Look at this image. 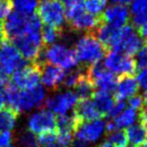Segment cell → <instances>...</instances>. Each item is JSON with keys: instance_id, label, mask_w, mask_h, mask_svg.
Segmentation results:
<instances>
[{"instance_id": "14", "label": "cell", "mask_w": 147, "mask_h": 147, "mask_svg": "<svg viewBox=\"0 0 147 147\" xmlns=\"http://www.w3.org/2000/svg\"><path fill=\"white\" fill-rule=\"evenodd\" d=\"M28 16L29 15H24L17 11L10 13L7 16V18L3 23V28H4L5 34L9 41L20 36L25 32Z\"/></svg>"}, {"instance_id": "50", "label": "cell", "mask_w": 147, "mask_h": 147, "mask_svg": "<svg viewBox=\"0 0 147 147\" xmlns=\"http://www.w3.org/2000/svg\"><path fill=\"white\" fill-rule=\"evenodd\" d=\"M143 99H144V103H145V105H146V106H147V90L145 91L144 96H143Z\"/></svg>"}, {"instance_id": "49", "label": "cell", "mask_w": 147, "mask_h": 147, "mask_svg": "<svg viewBox=\"0 0 147 147\" xmlns=\"http://www.w3.org/2000/svg\"><path fill=\"white\" fill-rule=\"evenodd\" d=\"M45 147H65V146H63V145H61L59 142H57V141H55V143H53V144L49 145V146H45Z\"/></svg>"}, {"instance_id": "52", "label": "cell", "mask_w": 147, "mask_h": 147, "mask_svg": "<svg viewBox=\"0 0 147 147\" xmlns=\"http://www.w3.org/2000/svg\"><path fill=\"white\" fill-rule=\"evenodd\" d=\"M6 147H14V146H12V145H8V146H6Z\"/></svg>"}, {"instance_id": "35", "label": "cell", "mask_w": 147, "mask_h": 147, "mask_svg": "<svg viewBox=\"0 0 147 147\" xmlns=\"http://www.w3.org/2000/svg\"><path fill=\"white\" fill-rule=\"evenodd\" d=\"M135 55H136V57L134 61L137 69H141L147 67V41L143 42V45Z\"/></svg>"}, {"instance_id": "38", "label": "cell", "mask_w": 147, "mask_h": 147, "mask_svg": "<svg viewBox=\"0 0 147 147\" xmlns=\"http://www.w3.org/2000/svg\"><path fill=\"white\" fill-rule=\"evenodd\" d=\"M128 104H129V108L133 109V110H142L144 108V99H143V96L141 95H134L132 96L131 98H129V101H128Z\"/></svg>"}, {"instance_id": "21", "label": "cell", "mask_w": 147, "mask_h": 147, "mask_svg": "<svg viewBox=\"0 0 147 147\" xmlns=\"http://www.w3.org/2000/svg\"><path fill=\"white\" fill-rule=\"evenodd\" d=\"M137 119H138V114L136 111L131 108H127L117 117L110 119V121L106 123V131L110 133L115 130H122L124 128H128L135 124Z\"/></svg>"}, {"instance_id": "4", "label": "cell", "mask_w": 147, "mask_h": 147, "mask_svg": "<svg viewBox=\"0 0 147 147\" xmlns=\"http://www.w3.org/2000/svg\"><path fill=\"white\" fill-rule=\"evenodd\" d=\"M36 15L47 26L61 29L65 19V6L59 0H40L37 4Z\"/></svg>"}, {"instance_id": "51", "label": "cell", "mask_w": 147, "mask_h": 147, "mask_svg": "<svg viewBox=\"0 0 147 147\" xmlns=\"http://www.w3.org/2000/svg\"><path fill=\"white\" fill-rule=\"evenodd\" d=\"M135 147H147V141H145V142L141 143V144L137 145V146H135Z\"/></svg>"}, {"instance_id": "5", "label": "cell", "mask_w": 147, "mask_h": 147, "mask_svg": "<svg viewBox=\"0 0 147 147\" xmlns=\"http://www.w3.org/2000/svg\"><path fill=\"white\" fill-rule=\"evenodd\" d=\"M28 65L12 42L7 40L0 47V73L4 76L12 75Z\"/></svg>"}, {"instance_id": "26", "label": "cell", "mask_w": 147, "mask_h": 147, "mask_svg": "<svg viewBox=\"0 0 147 147\" xmlns=\"http://www.w3.org/2000/svg\"><path fill=\"white\" fill-rule=\"evenodd\" d=\"M126 135L127 139H128V144H131L134 147L145 142L147 139L146 129H145L144 125L140 122L128 127L126 131Z\"/></svg>"}, {"instance_id": "3", "label": "cell", "mask_w": 147, "mask_h": 147, "mask_svg": "<svg viewBox=\"0 0 147 147\" xmlns=\"http://www.w3.org/2000/svg\"><path fill=\"white\" fill-rule=\"evenodd\" d=\"M16 47L26 61H36L42 53L45 45L41 39V30H27L22 35L10 41Z\"/></svg>"}, {"instance_id": "46", "label": "cell", "mask_w": 147, "mask_h": 147, "mask_svg": "<svg viewBox=\"0 0 147 147\" xmlns=\"http://www.w3.org/2000/svg\"><path fill=\"white\" fill-rule=\"evenodd\" d=\"M133 0H112V2L114 4H117V5H127V4H130L132 2Z\"/></svg>"}, {"instance_id": "28", "label": "cell", "mask_w": 147, "mask_h": 147, "mask_svg": "<svg viewBox=\"0 0 147 147\" xmlns=\"http://www.w3.org/2000/svg\"><path fill=\"white\" fill-rule=\"evenodd\" d=\"M85 11V0H65V13L67 22Z\"/></svg>"}, {"instance_id": "12", "label": "cell", "mask_w": 147, "mask_h": 147, "mask_svg": "<svg viewBox=\"0 0 147 147\" xmlns=\"http://www.w3.org/2000/svg\"><path fill=\"white\" fill-rule=\"evenodd\" d=\"M106 131V123L102 119L83 122L75 131L76 139L88 144L97 142Z\"/></svg>"}, {"instance_id": "19", "label": "cell", "mask_w": 147, "mask_h": 147, "mask_svg": "<svg viewBox=\"0 0 147 147\" xmlns=\"http://www.w3.org/2000/svg\"><path fill=\"white\" fill-rule=\"evenodd\" d=\"M74 114L80 121V123L97 120V119H101L103 117L102 114L96 108L94 102L90 99L79 100V102L75 106Z\"/></svg>"}, {"instance_id": "45", "label": "cell", "mask_w": 147, "mask_h": 147, "mask_svg": "<svg viewBox=\"0 0 147 147\" xmlns=\"http://www.w3.org/2000/svg\"><path fill=\"white\" fill-rule=\"evenodd\" d=\"M8 83L9 82H8V80H7V77L0 73V91L3 90V89L7 86Z\"/></svg>"}, {"instance_id": "15", "label": "cell", "mask_w": 147, "mask_h": 147, "mask_svg": "<svg viewBox=\"0 0 147 147\" xmlns=\"http://www.w3.org/2000/svg\"><path fill=\"white\" fill-rule=\"evenodd\" d=\"M121 28L112 26L107 23H101L96 29V37L109 51H118Z\"/></svg>"}, {"instance_id": "33", "label": "cell", "mask_w": 147, "mask_h": 147, "mask_svg": "<svg viewBox=\"0 0 147 147\" xmlns=\"http://www.w3.org/2000/svg\"><path fill=\"white\" fill-rule=\"evenodd\" d=\"M108 0H85V7L91 14L101 15L105 9Z\"/></svg>"}, {"instance_id": "9", "label": "cell", "mask_w": 147, "mask_h": 147, "mask_svg": "<svg viewBox=\"0 0 147 147\" xmlns=\"http://www.w3.org/2000/svg\"><path fill=\"white\" fill-rule=\"evenodd\" d=\"M27 130L33 134H41L57 130V118L47 109H40L33 112L27 119Z\"/></svg>"}, {"instance_id": "32", "label": "cell", "mask_w": 147, "mask_h": 147, "mask_svg": "<svg viewBox=\"0 0 147 147\" xmlns=\"http://www.w3.org/2000/svg\"><path fill=\"white\" fill-rule=\"evenodd\" d=\"M107 141L110 142L114 147H127L128 146V139L126 132L123 130H115L108 134Z\"/></svg>"}, {"instance_id": "41", "label": "cell", "mask_w": 147, "mask_h": 147, "mask_svg": "<svg viewBox=\"0 0 147 147\" xmlns=\"http://www.w3.org/2000/svg\"><path fill=\"white\" fill-rule=\"evenodd\" d=\"M12 141V135L10 132H2L0 131V147H6L10 145Z\"/></svg>"}, {"instance_id": "13", "label": "cell", "mask_w": 147, "mask_h": 147, "mask_svg": "<svg viewBox=\"0 0 147 147\" xmlns=\"http://www.w3.org/2000/svg\"><path fill=\"white\" fill-rule=\"evenodd\" d=\"M142 45V39L133 25L126 24L121 27L118 51L131 57L139 51Z\"/></svg>"}, {"instance_id": "20", "label": "cell", "mask_w": 147, "mask_h": 147, "mask_svg": "<svg viewBox=\"0 0 147 147\" xmlns=\"http://www.w3.org/2000/svg\"><path fill=\"white\" fill-rule=\"evenodd\" d=\"M139 86L136 79L133 76H121L117 80L116 88H115V99L123 100L129 99L137 94Z\"/></svg>"}, {"instance_id": "30", "label": "cell", "mask_w": 147, "mask_h": 147, "mask_svg": "<svg viewBox=\"0 0 147 147\" xmlns=\"http://www.w3.org/2000/svg\"><path fill=\"white\" fill-rule=\"evenodd\" d=\"M13 5L17 12L24 15H31L35 13L37 7V0H12Z\"/></svg>"}, {"instance_id": "48", "label": "cell", "mask_w": 147, "mask_h": 147, "mask_svg": "<svg viewBox=\"0 0 147 147\" xmlns=\"http://www.w3.org/2000/svg\"><path fill=\"white\" fill-rule=\"evenodd\" d=\"M98 147H114L112 144H111L110 142H108V141H105V142L101 143L100 145H99Z\"/></svg>"}, {"instance_id": "47", "label": "cell", "mask_w": 147, "mask_h": 147, "mask_svg": "<svg viewBox=\"0 0 147 147\" xmlns=\"http://www.w3.org/2000/svg\"><path fill=\"white\" fill-rule=\"evenodd\" d=\"M5 104H6V101H5L4 92H3V90H1L0 91V109H2Z\"/></svg>"}, {"instance_id": "6", "label": "cell", "mask_w": 147, "mask_h": 147, "mask_svg": "<svg viewBox=\"0 0 147 147\" xmlns=\"http://www.w3.org/2000/svg\"><path fill=\"white\" fill-rule=\"evenodd\" d=\"M104 65L108 71L119 76H133L136 71L135 61L120 51H110L107 53Z\"/></svg>"}, {"instance_id": "43", "label": "cell", "mask_w": 147, "mask_h": 147, "mask_svg": "<svg viewBox=\"0 0 147 147\" xmlns=\"http://www.w3.org/2000/svg\"><path fill=\"white\" fill-rule=\"evenodd\" d=\"M138 34L140 35L141 38L144 39V41H147V23H145V24L141 25L139 27Z\"/></svg>"}, {"instance_id": "22", "label": "cell", "mask_w": 147, "mask_h": 147, "mask_svg": "<svg viewBox=\"0 0 147 147\" xmlns=\"http://www.w3.org/2000/svg\"><path fill=\"white\" fill-rule=\"evenodd\" d=\"M93 102H94L96 108L99 112L102 114V116H107L110 110L112 109L113 105L116 99L111 95V93L106 92L103 90H97L92 96Z\"/></svg>"}, {"instance_id": "25", "label": "cell", "mask_w": 147, "mask_h": 147, "mask_svg": "<svg viewBox=\"0 0 147 147\" xmlns=\"http://www.w3.org/2000/svg\"><path fill=\"white\" fill-rule=\"evenodd\" d=\"M131 13L134 26L140 27L147 23V0H133Z\"/></svg>"}, {"instance_id": "37", "label": "cell", "mask_w": 147, "mask_h": 147, "mask_svg": "<svg viewBox=\"0 0 147 147\" xmlns=\"http://www.w3.org/2000/svg\"><path fill=\"white\" fill-rule=\"evenodd\" d=\"M12 0H0V22L7 18L12 10Z\"/></svg>"}, {"instance_id": "27", "label": "cell", "mask_w": 147, "mask_h": 147, "mask_svg": "<svg viewBox=\"0 0 147 147\" xmlns=\"http://www.w3.org/2000/svg\"><path fill=\"white\" fill-rule=\"evenodd\" d=\"M76 94L78 95L80 100H86V99H90L95 93V87L93 85L92 81L87 75L86 71L82 75V77L79 80L78 84L76 85Z\"/></svg>"}, {"instance_id": "36", "label": "cell", "mask_w": 147, "mask_h": 147, "mask_svg": "<svg viewBox=\"0 0 147 147\" xmlns=\"http://www.w3.org/2000/svg\"><path fill=\"white\" fill-rule=\"evenodd\" d=\"M57 134L55 133V131H49V132H45L39 134L38 138H37L39 147H45L55 143L57 141Z\"/></svg>"}, {"instance_id": "10", "label": "cell", "mask_w": 147, "mask_h": 147, "mask_svg": "<svg viewBox=\"0 0 147 147\" xmlns=\"http://www.w3.org/2000/svg\"><path fill=\"white\" fill-rule=\"evenodd\" d=\"M79 100L80 99L75 92L65 91V92L57 93L53 96L47 98L43 105H45V109L59 116V115L67 114L69 111L75 108Z\"/></svg>"}, {"instance_id": "23", "label": "cell", "mask_w": 147, "mask_h": 147, "mask_svg": "<svg viewBox=\"0 0 147 147\" xmlns=\"http://www.w3.org/2000/svg\"><path fill=\"white\" fill-rule=\"evenodd\" d=\"M80 121L75 114L59 115L57 118V131L59 134H75V131L80 125Z\"/></svg>"}, {"instance_id": "11", "label": "cell", "mask_w": 147, "mask_h": 147, "mask_svg": "<svg viewBox=\"0 0 147 147\" xmlns=\"http://www.w3.org/2000/svg\"><path fill=\"white\" fill-rule=\"evenodd\" d=\"M45 99L47 94L41 85H37L33 88L25 90H20L17 112H28L35 108H38L45 104Z\"/></svg>"}, {"instance_id": "18", "label": "cell", "mask_w": 147, "mask_h": 147, "mask_svg": "<svg viewBox=\"0 0 147 147\" xmlns=\"http://www.w3.org/2000/svg\"><path fill=\"white\" fill-rule=\"evenodd\" d=\"M102 23L100 15H94L89 12H82L76 16L71 21H69V24L74 30L76 31H89L93 32L98 28L99 25Z\"/></svg>"}, {"instance_id": "44", "label": "cell", "mask_w": 147, "mask_h": 147, "mask_svg": "<svg viewBox=\"0 0 147 147\" xmlns=\"http://www.w3.org/2000/svg\"><path fill=\"white\" fill-rule=\"evenodd\" d=\"M71 147H90L91 145L88 144V143H85V142H83V141H80V140H78V139L75 138L73 140V142H71Z\"/></svg>"}, {"instance_id": "1", "label": "cell", "mask_w": 147, "mask_h": 147, "mask_svg": "<svg viewBox=\"0 0 147 147\" xmlns=\"http://www.w3.org/2000/svg\"><path fill=\"white\" fill-rule=\"evenodd\" d=\"M75 53L78 61L84 65L89 67L94 63H100L106 55L107 49L99 41L94 33L88 32L77 41Z\"/></svg>"}, {"instance_id": "16", "label": "cell", "mask_w": 147, "mask_h": 147, "mask_svg": "<svg viewBox=\"0 0 147 147\" xmlns=\"http://www.w3.org/2000/svg\"><path fill=\"white\" fill-rule=\"evenodd\" d=\"M65 74L63 69L57 65H49L43 61L41 65L40 81L47 88L51 90H57L63 85Z\"/></svg>"}, {"instance_id": "31", "label": "cell", "mask_w": 147, "mask_h": 147, "mask_svg": "<svg viewBox=\"0 0 147 147\" xmlns=\"http://www.w3.org/2000/svg\"><path fill=\"white\" fill-rule=\"evenodd\" d=\"M61 29L45 25L42 28V30H41V39H42L45 47V45H51L53 43H55L57 40V38L61 36Z\"/></svg>"}, {"instance_id": "7", "label": "cell", "mask_w": 147, "mask_h": 147, "mask_svg": "<svg viewBox=\"0 0 147 147\" xmlns=\"http://www.w3.org/2000/svg\"><path fill=\"white\" fill-rule=\"evenodd\" d=\"M42 63L43 61H33L28 63L26 67L15 71L14 74H12L10 84L18 88L19 90L33 88L39 85Z\"/></svg>"}, {"instance_id": "42", "label": "cell", "mask_w": 147, "mask_h": 147, "mask_svg": "<svg viewBox=\"0 0 147 147\" xmlns=\"http://www.w3.org/2000/svg\"><path fill=\"white\" fill-rule=\"evenodd\" d=\"M7 40H8V39H7L6 34H5L4 28H3V23L0 22V47H2Z\"/></svg>"}, {"instance_id": "40", "label": "cell", "mask_w": 147, "mask_h": 147, "mask_svg": "<svg viewBox=\"0 0 147 147\" xmlns=\"http://www.w3.org/2000/svg\"><path fill=\"white\" fill-rule=\"evenodd\" d=\"M136 82L138 84L139 88L143 90H147V67L139 69L136 76Z\"/></svg>"}, {"instance_id": "39", "label": "cell", "mask_w": 147, "mask_h": 147, "mask_svg": "<svg viewBox=\"0 0 147 147\" xmlns=\"http://www.w3.org/2000/svg\"><path fill=\"white\" fill-rule=\"evenodd\" d=\"M125 105L126 104H125V102L123 100H117L116 99L112 109L110 110V112L108 113L107 116H108L110 119H113V118H115V117H117L121 112H123V111L126 109L125 108Z\"/></svg>"}, {"instance_id": "17", "label": "cell", "mask_w": 147, "mask_h": 147, "mask_svg": "<svg viewBox=\"0 0 147 147\" xmlns=\"http://www.w3.org/2000/svg\"><path fill=\"white\" fill-rule=\"evenodd\" d=\"M103 23H107L115 27H123L129 20V10L124 5L114 4L107 8L100 15Z\"/></svg>"}, {"instance_id": "29", "label": "cell", "mask_w": 147, "mask_h": 147, "mask_svg": "<svg viewBox=\"0 0 147 147\" xmlns=\"http://www.w3.org/2000/svg\"><path fill=\"white\" fill-rule=\"evenodd\" d=\"M15 142H16L15 147H39L35 134H33L29 130L20 131L15 138Z\"/></svg>"}, {"instance_id": "8", "label": "cell", "mask_w": 147, "mask_h": 147, "mask_svg": "<svg viewBox=\"0 0 147 147\" xmlns=\"http://www.w3.org/2000/svg\"><path fill=\"white\" fill-rule=\"evenodd\" d=\"M86 73L90 80L92 81L94 87L99 90L106 91V92H113L115 91L117 84V79L113 73L105 67V65L101 63H97L91 65L87 67Z\"/></svg>"}, {"instance_id": "34", "label": "cell", "mask_w": 147, "mask_h": 147, "mask_svg": "<svg viewBox=\"0 0 147 147\" xmlns=\"http://www.w3.org/2000/svg\"><path fill=\"white\" fill-rule=\"evenodd\" d=\"M84 71H85L83 69V67H78L77 69H73L69 73L65 74L63 85H65V87L67 88H75Z\"/></svg>"}, {"instance_id": "53", "label": "cell", "mask_w": 147, "mask_h": 147, "mask_svg": "<svg viewBox=\"0 0 147 147\" xmlns=\"http://www.w3.org/2000/svg\"><path fill=\"white\" fill-rule=\"evenodd\" d=\"M59 1H65V0H59Z\"/></svg>"}, {"instance_id": "24", "label": "cell", "mask_w": 147, "mask_h": 147, "mask_svg": "<svg viewBox=\"0 0 147 147\" xmlns=\"http://www.w3.org/2000/svg\"><path fill=\"white\" fill-rule=\"evenodd\" d=\"M19 113L10 107L0 109V131L10 132L15 128Z\"/></svg>"}, {"instance_id": "2", "label": "cell", "mask_w": 147, "mask_h": 147, "mask_svg": "<svg viewBox=\"0 0 147 147\" xmlns=\"http://www.w3.org/2000/svg\"><path fill=\"white\" fill-rule=\"evenodd\" d=\"M37 61L57 65L63 69H71L79 63L75 49H71L65 45L55 43L45 49L40 53Z\"/></svg>"}]
</instances>
